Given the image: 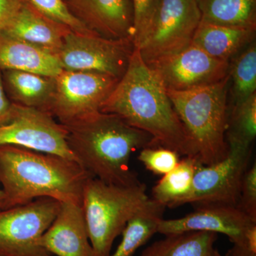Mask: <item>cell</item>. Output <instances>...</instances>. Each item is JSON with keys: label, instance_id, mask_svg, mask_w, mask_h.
<instances>
[{"label": "cell", "instance_id": "1", "mask_svg": "<svg viewBox=\"0 0 256 256\" xmlns=\"http://www.w3.org/2000/svg\"><path fill=\"white\" fill-rule=\"evenodd\" d=\"M100 112L116 114L132 127L148 133L156 146L172 150L180 156L194 158L168 90L138 48L133 50L127 70Z\"/></svg>", "mask_w": 256, "mask_h": 256}, {"label": "cell", "instance_id": "2", "mask_svg": "<svg viewBox=\"0 0 256 256\" xmlns=\"http://www.w3.org/2000/svg\"><path fill=\"white\" fill-rule=\"evenodd\" d=\"M64 126L67 144L77 162L92 178L111 184L132 186L140 182L130 168V156L138 150L158 146L148 133L114 114L99 112Z\"/></svg>", "mask_w": 256, "mask_h": 256}, {"label": "cell", "instance_id": "3", "mask_svg": "<svg viewBox=\"0 0 256 256\" xmlns=\"http://www.w3.org/2000/svg\"><path fill=\"white\" fill-rule=\"evenodd\" d=\"M90 178L75 160L0 146V184L6 196V210L40 198L82 205V188Z\"/></svg>", "mask_w": 256, "mask_h": 256}, {"label": "cell", "instance_id": "4", "mask_svg": "<svg viewBox=\"0 0 256 256\" xmlns=\"http://www.w3.org/2000/svg\"><path fill=\"white\" fill-rule=\"evenodd\" d=\"M228 76L218 84L185 92L168 90L188 133L194 156L202 164H214L228 154Z\"/></svg>", "mask_w": 256, "mask_h": 256}, {"label": "cell", "instance_id": "5", "mask_svg": "<svg viewBox=\"0 0 256 256\" xmlns=\"http://www.w3.org/2000/svg\"><path fill=\"white\" fill-rule=\"evenodd\" d=\"M151 202L144 184H111L90 178L82 188V206L94 256H108L128 222Z\"/></svg>", "mask_w": 256, "mask_h": 256}, {"label": "cell", "instance_id": "6", "mask_svg": "<svg viewBox=\"0 0 256 256\" xmlns=\"http://www.w3.org/2000/svg\"><path fill=\"white\" fill-rule=\"evenodd\" d=\"M120 78L94 72L63 70L55 77V89L48 114L63 126L100 112Z\"/></svg>", "mask_w": 256, "mask_h": 256}, {"label": "cell", "instance_id": "7", "mask_svg": "<svg viewBox=\"0 0 256 256\" xmlns=\"http://www.w3.org/2000/svg\"><path fill=\"white\" fill-rule=\"evenodd\" d=\"M226 141L228 152L224 160L210 165L198 162L191 190L180 206H237L242 178L250 164L252 146L232 139Z\"/></svg>", "mask_w": 256, "mask_h": 256}, {"label": "cell", "instance_id": "8", "mask_svg": "<svg viewBox=\"0 0 256 256\" xmlns=\"http://www.w3.org/2000/svg\"><path fill=\"white\" fill-rule=\"evenodd\" d=\"M134 50L131 40H110L94 32L70 31L57 57L63 70L98 72L120 79Z\"/></svg>", "mask_w": 256, "mask_h": 256}, {"label": "cell", "instance_id": "9", "mask_svg": "<svg viewBox=\"0 0 256 256\" xmlns=\"http://www.w3.org/2000/svg\"><path fill=\"white\" fill-rule=\"evenodd\" d=\"M66 130L45 111L12 102L0 124V146H13L76 160L67 144Z\"/></svg>", "mask_w": 256, "mask_h": 256}, {"label": "cell", "instance_id": "10", "mask_svg": "<svg viewBox=\"0 0 256 256\" xmlns=\"http://www.w3.org/2000/svg\"><path fill=\"white\" fill-rule=\"evenodd\" d=\"M201 22L196 0H161L152 28L138 50L146 64L192 44Z\"/></svg>", "mask_w": 256, "mask_h": 256}, {"label": "cell", "instance_id": "11", "mask_svg": "<svg viewBox=\"0 0 256 256\" xmlns=\"http://www.w3.org/2000/svg\"><path fill=\"white\" fill-rule=\"evenodd\" d=\"M190 232L224 234L234 245L256 254V220L236 206L201 205L184 216L162 218L158 224V233L164 236Z\"/></svg>", "mask_w": 256, "mask_h": 256}, {"label": "cell", "instance_id": "12", "mask_svg": "<svg viewBox=\"0 0 256 256\" xmlns=\"http://www.w3.org/2000/svg\"><path fill=\"white\" fill-rule=\"evenodd\" d=\"M60 202L40 198L0 210V254L31 256L41 250L36 242L54 220Z\"/></svg>", "mask_w": 256, "mask_h": 256}, {"label": "cell", "instance_id": "13", "mask_svg": "<svg viewBox=\"0 0 256 256\" xmlns=\"http://www.w3.org/2000/svg\"><path fill=\"white\" fill-rule=\"evenodd\" d=\"M148 65L166 90L175 92L208 86L228 76V62L213 58L192 44Z\"/></svg>", "mask_w": 256, "mask_h": 256}, {"label": "cell", "instance_id": "14", "mask_svg": "<svg viewBox=\"0 0 256 256\" xmlns=\"http://www.w3.org/2000/svg\"><path fill=\"white\" fill-rule=\"evenodd\" d=\"M36 245L57 256H94L82 205L60 202L54 220Z\"/></svg>", "mask_w": 256, "mask_h": 256}, {"label": "cell", "instance_id": "15", "mask_svg": "<svg viewBox=\"0 0 256 256\" xmlns=\"http://www.w3.org/2000/svg\"><path fill=\"white\" fill-rule=\"evenodd\" d=\"M72 14L88 30L110 40L132 41L130 0H64Z\"/></svg>", "mask_w": 256, "mask_h": 256}, {"label": "cell", "instance_id": "16", "mask_svg": "<svg viewBox=\"0 0 256 256\" xmlns=\"http://www.w3.org/2000/svg\"><path fill=\"white\" fill-rule=\"evenodd\" d=\"M72 31L42 14L26 0L11 23L2 32L58 55L66 36Z\"/></svg>", "mask_w": 256, "mask_h": 256}, {"label": "cell", "instance_id": "17", "mask_svg": "<svg viewBox=\"0 0 256 256\" xmlns=\"http://www.w3.org/2000/svg\"><path fill=\"white\" fill-rule=\"evenodd\" d=\"M0 70H22L56 77L63 68L56 56L0 32Z\"/></svg>", "mask_w": 256, "mask_h": 256}, {"label": "cell", "instance_id": "18", "mask_svg": "<svg viewBox=\"0 0 256 256\" xmlns=\"http://www.w3.org/2000/svg\"><path fill=\"white\" fill-rule=\"evenodd\" d=\"M256 28L223 26L200 22L192 44L216 60H230L256 41Z\"/></svg>", "mask_w": 256, "mask_h": 256}, {"label": "cell", "instance_id": "19", "mask_svg": "<svg viewBox=\"0 0 256 256\" xmlns=\"http://www.w3.org/2000/svg\"><path fill=\"white\" fill-rule=\"evenodd\" d=\"M5 92L12 102L48 112L55 77L22 70H2Z\"/></svg>", "mask_w": 256, "mask_h": 256}, {"label": "cell", "instance_id": "20", "mask_svg": "<svg viewBox=\"0 0 256 256\" xmlns=\"http://www.w3.org/2000/svg\"><path fill=\"white\" fill-rule=\"evenodd\" d=\"M201 20L256 30V0H196Z\"/></svg>", "mask_w": 256, "mask_h": 256}, {"label": "cell", "instance_id": "21", "mask_svg": "<svg viewBox=\"0 0 256 256\" xmlns=\"http://www.w3.org/2000/svg\"><path fill=\"white\" fill-rule=\"evenodd\" d=\"M193 156H184L178 165L163 175L152 191V200L162 206H178L191 190L197 164Z\"/></svg>", "mask_w": 256, "mask_h": 256}, {"label": "cell", "instance_id": "22", "mask_svg": "<svg viewBox=\"0 0 256 256\" xmlns=\"http://www.w3.org/2000/svg\"><path fill=\"white\" fill-rule=\"evenodd\" d=\"M164 208L151 198L149 204L128 222L118 246L108 256H134L140 248L158 233Z\"/></svg>", "mask_w": 256, "mask_h": 256}, {"label": "cell", "instance_id": "23", "mask_svg": "<svg viewBox=\"0 0 256 256\" xmlns=\"http://www.w3.org/2000/svg\"><path fill=\"white\" fill-rule=\"evenodd\" d=\"M164 236L146 248L140 256H208L217 239V234L208 232Z\"/></svg>", "mask_w": 256, "mask_h": 256}, {"label": "cell", "instance_id": "24", "mask_svg": "<svg viewBox=\"0 0 256 256\" xmlns=\"http://www.w3.org/2000/svg\"><path fill=\"white\" fill-rule=\"evenodd\" d=\"M234 106L256 94V44L252 42L229 62Z\"/></svg>", "mask_w": 256, "mask_h": 256}, {"label": "cell", "instance_id": "25", "mask_svg": "<svg viewBox=\"0 0 256 256\" xmlns=\"http://www.w3.org/2000/svg\"><path fill=\"white\" fill-rule=\"evenodd\" d=\"M256 136V94L240 105L233 106L228 116L226 139L252 146Z\"/></svg>", "mask_w": 256, "mask_h": 256}, {"label": "cell", "instance_id": "26", "mask_svg": "<svg viewBox=\"0 0 256 256\" xmlns=\"http://www.w3.org/2000/svg\"><path fill=\"white\" fill-rule=\"evenodd\" d=\"M133 12L132 42L139 48L146 42L156 18L161 0H130Z\"/></svg>", "mask_w": 256, "mask_h": 256}, {"label": "cell", "instance_id": "27", "mask_svg": "<svg viewBox=\"0 0 256 256\" xmlns=\"http://www.w3.org/2000/svg\"><path fill=\"white\" fill-rule=\"evenodd\" d=\"M42 14L63 24L74 32L90 33L84 24L69 11L64 0H26ZM95 33V32H94Z\"/></svg>", "mask_w": 256, "mask_h": 256}, {"label": "cell", "instance_id": "28", "mask_svg": "<svg viewBox=\"0 0 256 256\" xmlns=\"http://www.w3.org/2000/svg\"><path fill=\"white\" fill-rule=\"evenodd\" d=\"M138 160L154 174L164 175L174 169L181 159L176 152L158 146L143 148Z\"/></svg>", "mask_w": 256, "mask_h": 256}, {"label": "cell", "instance_id": "29", "mask_svg": "<svg viewBox=\"0 0 256 256\" xmlns=\"http://www.w3.org/2000/svg\"><path fill=\"white\" fill-rule=\"evenodd\" d=\"M237 207L256 220V164L249 166L242 178Z\"/></svg>", "mask_w": 256, "mask_h": 256}, {"label": "cell", "instance_id": "30", "mask_svg": "<svg viewBox=\"0 0 256 256\" xmlns=\"http://www.w3.org/2000/svg\"><path fill=\"white\" fill-rule=\"evenodd\" d=\"M25 0H0V32L12 22Z\"/></svg>", "mask_w": 256, "mask_h": 256}, {"label": "cell", "instance_id": "31", "mask_svg": "<svg viewBox=\"0 0 256 256\" xmlns=\"http://www.w3.org/2000/svg\"><path fill=\"white\" fill-rule=\"evenodd\" d=\"M12 102L10 100L5 92L4 84H3L2 74L0 70V124H3L11 110Z\"/></svg>", "mask_w": 256, "mask_h": 256}, {"label": "cell", "instance_id": "32", "mask_svg": "<svg viewBox=\"0 0 256 256\" xmlns=\"http://www.w3.org/2000/svg\"><path fill=\"white\" fill-rule=\"evenodd\" d=\"M226 256H256V254L249 252L244 248L234 245V246L227 252Z\"/></svg>", "mask_w": 256, "mask_h": 256}, {"label": "cell", "instance_id": "33", "mask_svg": "<svg viewBox=\"0 0 256 256\" xmlns=\"http://www.w3.org/2000/svg\"><path fill=\"white\" fill-rule=\"evenodd\" d=\"M6 210V196L3 190L0 188V210Z\"/></svg>", "mask_w": 256, "mask_h": 256}, {"label": "cell", "instance_id": "34", "mask_svg": "<svg viewBox=\"0 0 256 256\" xmlns=\"http://www.w3.org/2000/svg\"><path fill=\"white\" fill-rule=\"evenodd\" d=\"M31 256H52L50 254H48V252H46V250H44V249H41V250H38V252H36V254H33V255Z\"/></svg>", "mask_w": 256, "mask_h": 256}, {"label": "cell", "instance_id": "35", "mask_svg": "<svg viewBox=\"0 0 256 256\" xmlns=\"http://www.w3.org/2000/svg\"><path fill=\"white\" fill-rule=\"evenodd\" d=\"M208 256H222V254H220L216 249H212V252L208 254Z\"/></svg>", "mask_w": 256, "mask_h": 256}, {"label": "cell", "instance_id": "36", "mask_svg": "<svg viewBox=\"0 0 256 256\" xmlns=\"http://www.w3.org/2000/svg\"><path fill=\"white\" fill-rule=\"evenodd\" d=\"M0 256H5L4 255H2V254H0Z\"/></svg>", "mask_w": 256, "mask_h": 256}]
</instances>
